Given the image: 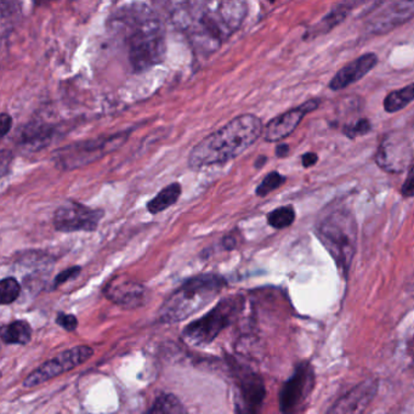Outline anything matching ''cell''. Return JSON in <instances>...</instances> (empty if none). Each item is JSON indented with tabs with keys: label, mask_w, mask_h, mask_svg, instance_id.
I'll return each mask as SVG.
<instances>
[{
	"label": "cell",
	"mask_w": 414,
	"mask_h": 414,
	"mask_svg": "<svg viewBox=\"0 0 414 414\" xmlns=\"http://www.w3.org/2000/svg\"><path fill=\"white\" fill-rule=\"evenodd\" d=\"M301 161H303V166H304L305 168L313 167V164H316L317 155L316 153L310 152V153H306V155L303 156Z\"/></svg>",
	"instance_id": "obj_32"
},
{
	"label": "cell",
	"mask_w": 414,
	"mask_h": 414,
	"mask_svg": "<svg viewBox=\"0 0 414 414\" xmlns=\"http://www.w3.org/2000/svg\"><path fill=\"white\" fill-rule=\"evenodd\" d=\"M0 337L8 345H27L32 339V327L24 320L10 322L1 327Z\"/></svg>",
	"instance_id": "obj_18"
},
{
	"label": "cell",
	"mask_w": 414,
	"mask_h": 414,
	"mask_svg": "<svg viewBox=\"0 0 414 414\" xmlns=\"http://www.w3.org/2000/svg\"><path fill=\"white\" fill-rule=\"evenodd\" d=\"M94 349L88 345L74 346L39 365L24 380V388H36L54 378L77 368L93 358Z\"/></svg>",
	"instance_id": "obj_9"
},
{
	"label": "cell",
	"mask_w": 414,
	"mask_h": 414,
	"mask_svg": "<svg viewBox=\"0 0 414 414\" xmlns=\"http://www.w3.org/2000/svg\"><path fill=\"white\" fill-rule=\"evenodd\" d=\"M110 31L136 72L158 65L166 56V29L148 5L133 3L118 9L111 17Z\"/></svg>",
	"instance_id": "obj_2"
},
{
	"label": "cell",
	"mask_w": 414,
	"mask_h": 414,
	"mask_svg": "<svg viewBox=\"0 0 414 414\" xmlns=\"http://www.w3.org/2000/svg\"><path fill=\"white\" fill-rule=\"evenodd\" d=\"M289 152V147L288 145H285V143H282V145H278L276 148V155L280 157V158H283L286 156L288 155Z\"/></svg>",
	"instance_id": "obj_34"
},
{
	"label": "cell",
	"mask_w": 414,
	"mask_h": 414,
	"mask_svg": "<svg viewBox=\"0 0 414 414\" xmlns=\"http://www.w3.org/2000/svg\"><path fill=\"white\" fill-rule=\"evenodd\" d=\"M51 130L44 126H31L24 131L21 143L29 150H41V147L48 145L51 138Z\"/></svg>",
	"instance_id": "obj_21"
},
{
	"label": "cell",
	"mask_w": 414,
	"mask_h": 414,
	"mask_svg": "<svg viewBox=\"0 0 414 414\" xmlns=\"http://www.w3.org/2000/svg\"><path fill=\"white\" fill-rule=\"evenodd\" d=\"M147 412L148 413H185L186 408L183 406V403L175 395L162 394L156 398L153 405Z\"/></svg>",
	"instance_id": "obj_22"
},
{
	"label": "cell",
	"mask_w": 414,
	"mask_h": 414,
	"mask_svg": "<svg viewBox=\"0 0 414 414\" xmlns=\"http://www.w3.org/2000/svg\"><path fill=\"white\" fill-rule=\"evenodd\" d=\"M413 101L414 83H412L405 88L391 91L384 100V108L388 113H395V112L403 110Z\"/></svg>",
	"instance_id": "obj_20"
},
{
	"label": "cell",
	"mask_w": 414,
	"mask_h": 414,
	"mask_svg": "<svg viewBox=\"0 0 414 414\" xmlns=\"http://www.w3.org/2000/svg\"><path fill=\"white\" fill-rule=\"evenodd\" d=\"M223 247L226 248L228 251H232L236 247V238L233 236H228L225 237L223 241Z\"/></svg>",
	"instance_id": "obj_33"
},
{
	"label": "cell",
	"mask_w": 414,
	"mask_h": 414,
	"mask_svg": "<svg viewBox=\"0 0 414 414\" xmlns=\"http://www.w3.org/2000/svg\"><path fill=\"white\" fill-rule=\"evenodd\" d=\"M294 220H296V211L291 206L277 208L268 216V225L276 230L288 228L294 223Z\"/></svg>",
	"instance_id": "obj_23"
},
{
	"label": "cell",
	"mask_w": 414,
	"mask_h": 414,
	"mask_svg": "<svg viewBox=\"0 0 414 414\" xmlns=\"http://www.w3.org/2000/svg\"><path fill=\"white\" fill-rule=\"evenodd\" d=\"M414 19V0H383L368 13L365 32L380 36L401 27Z\"/></svg>",
	"instance_id": "obj_8"
},
{
	"label": "cell",
	"mask_w": 414,
	"mask_h": 414,
	"mask_svg": "<svg viewBox=\"0 0 414 414\" xmlns=\"http://www.w3.org/2000/svg\"><path fill=\"white\" fill-rule=\"evenodd\" d=\"M383 0H344L343 3L338 5L339 8L346 14L353 13V10H356L358 8H362V6H368V13L372 11L375 6L380 4Z\"/></svg>",
	"instance_id": "obj_26"
},
{
	"label": "cell",
	"mask_w": 414,
	"mask_h": 414,
	"mask_svg": "<svg viewBox=\"0 0 414 414\" xmlns=\"http://www.w3.org/2000/svg\"><path fill=\"white\" fill-rule=\"evenodd\" d=\"M401 193L406 198L414 197V164L410 166L406 181L403 183V186L401 187Z\"/></svg>",
	"instance_id": "obj_30"
},
{
	"label": "cell",
	"mask_w": 414,
	"mask_h": 414,
	"mask_svg": "<svg viewBox=\"0 0 414 414\" xmlns=\"http://www.w3.org/2000/svg\"><path fill=\"white\" fill-rule=\"evenodd\" d=\"M268 1H270V3H273V1H275V0H268Z\"/></svg>",
	"instance_id": "obj_35"
},
{
	"label": "cell",
	"mask_w": 414,
	"mask_h": 414,
	"mask_svg": "<svg viewBox=\"0 0 414 414\" xmlns=\"http://www.w3.org/2000/svg\"><path fill=\"white\" fill-rule=\"evenodd\" d=\"M181 193H183V187L179 183H173L168 186L163 187L158 195L153 197L147 203V211L153 216L167 211L168 208L174 206L179 201Z\"/></svg>",
	"instance_id": "obj_19"
},
{
	"label": "cell",
	"mask_w": 414,
	"mask_h": 414,
	"mask_svg": "<svg viewBox=\"0 0 414 414\" xmlns=\"http://www.w3.org/2000/svg\"><path fill=\"white\" fill-rule=\"evenodd\" d=\"M226 286V280L216 273L192 277L163 303L158 321L167 325L185 321L211 304Z\"/></svg>",
	"instance_id": "obj_4"
},
{
	"label": "cell",
	"mask_w": 414,
	"mask_h": 414,
	"mask_svg": "<svg viewBox=\"0 0 414 414\" xmlns=\"http://www.w3.org/2000/svg\"><path fill=\"white\" fill-rule=\"evenodd\" d=\"M175 29L201 53L211 54L232 37L248 15L247 0H155Z\"/></svg>",
	"instance_id": "obj_1"
},
{
	"label": "cell",
	"mask_w": 414,
	"mask_h": 414,
	"mask_svg": "<svg viewBox=\"0 0 414 414\" xmlns=\"http://www.w3.org/2000/svg\"><path fill=\"white\" fill-rule=\"evenodd\" d=\"M81 268L79 266H74V268H66L64 271L60 272L54 280V288L60 287V286L69 282V281L74 280L81 273Z\"/></svg>",
	"instance_id": "obj_28"
},
{
	"label": "cell",
	"mask_w": 414,
	"mask_h": 414,
	"mask_svg": "<svg viewBox=\"0 0 414 414\" xmlns=\"http://www.w3.org/2000/svg\"><path fill=\"white\" fill-rule=\"evenodd\" d=\"M316 232L338 268L346 276L358 244V225L353 213L346 209L329 213L320 223Z\"/></svg>",
	"instance_id": "obj_5"
},
{
	"label": "cell",
	"mask_w": 414,
	"mask_h": 414,
	"mask_svg": "<svg viewBox=\"0 0 414 414\" xmlns=\"http://www.w3.org/2000/svg\"><path fill=\"white\" fill-rule=\"evenodd\" d=\"M370 129H372V126H370L368 119H360V121L353 123V124L346 126L345 129H344V133H345L346 136H349L350 138H356V136H360V135L368 134Z\"/></svg>",
	"instance_id": "obj_27"
},
{
	"label": "cell",
	"mask_w": 414,
	"mask_h": 414,
	"mask_svg": "<svg viewBox=\"0 0 414 414\" xmlns=\"http://www.w3.org/2000/svg\"><path fill=\"white\" fill-rule=\"evenodd\" d=\"M126 136L128 133L124 131L106 138L72 143L55 152L54 163L61 171H74L78 168L86 167L121 146L126 141Z\"/></svg>",
	"instance_id": "obj_7"
},
{
	"label": "cell",
	"mask_w": 414,
	"mask_h": 414,
	"mask_svg": "<svg viewBox=\"0 0 414 414\" xmlns=\"http://www.w3.org/2000/svg\"><path fill=\"white\" fill-rule=\"evenodd\" d=\"M263 131V123L254 114L233 118L192 148L188 167L201 169L235 159L252 146Z\"/></svg>",
	"instance_id": "obj_3"
},
{
	"label": "cell",
	"mask_w": 414,
	"mask_h": 414,
	"mask_svg": "<svg viewBox=\"0 0 414 414\" xmlns=\"http://www.w3.org/2000/svg\"><path fill=\"white\" fill-rule=\"evenodd\" d=\"M375 162L378 167L386 173L401 174L410 168L413 162L412 143L407 136L400 133L385 135L378 147Z\"/></svg>",
	"instance_id": "obj_11"
},
{
	"label": "cell",
	"mask_w": 414,
	"mask_h": 414,
	"mask_svg": "<svg viewBox=\"0 0 414 414\" xmlns=\"http://www.w3.org/2000/svg\"><path fill=\"white\" fill-rule=\"evenodd\" d=\"M21 286L14 277H6L0 282V303L1 305L13 304L20 297Z\"/></svg>",
	"instance_id": "obj_24"
},
{
	"label": "cell",
	"mask_w": 414,
	"mask_h": 414,
	"mask_svg": "<svg viewBox=\"0 0 414 414\" xmlns=\"http://www.w3.org/2000/svg\"><path fill=\"white\" fill-rule=\"evenodd\" d=\"M313 388V373L310 365L298 367L288 382L281 390L280 408L282 412L289 413L299 410Z\"/></svg>",
	"instance_id": "obj_12"
},
{
	"label": "cell",
	"mask_w": 414,
	"mask_h": 414,
	"mask_svg": "<svg viewBox=\"0 0 414 414\" xmlns=\"http://www.w3.org/2000/svg\"><path fill=\"white\" fill-rule=\"evenodd\" d=\"M237 388L242 407L241 412H258L265 398V385L263 379L252 370H242L237 375Z\"/></svg>",
	"instance_id": "obj_16"
},
{
	"label": "cell",
	"mask_w": 414,
	"mask_h": 414,
	"mask_svg": "<svg viewBox=\"0 0 414 414\" xmlns=\"http://www.w3.org/2000/svg\"><path fill=\"white\" fill-rule=\"evenodd\" d=\"M378 382L375 379H368L350 390L348 394L339 398L328 413H361L370 406V402L377 394Z\"/></svg>",
	"instance_id": "obj_15"
},
{
	"label": "cell",
	"mask_w": 414,
	"mask_h": 414,
	"mask_svg": "<svg viewBox=\"0 0 414 414\" xmlns=\"http://www.w3.org/2000/svg\"><path fill=\"white\" fill-rule=\"evenodd\" d=\"M146 288L136 281L119 277L111 281L104 289L108 301L126 309L143 306L146 301Z\"/></svg>",
	"instance_id": "obj_14"
},
{
	"label": "cell",
	"mask_w": 414,
	"mask_h": 414,
	"mask_svg": "<svg viewBox=\"0 0 414 414\" xmlns=\"http://www.w3.org/2000/svg\"><path fill=\"white\" fill-rule=\"evenodd\" d=\"M104 216L105 211L102 209L90 208L76 201H67L55 211L54 228L65 233L94 232L96 231Z\"/></svg>",
	"instance_id": "obj_10"
},
{
	"label": "cell",
	"mask_w": 414,
	"mask_h": 414,
	"mask_svg": "<svg viewBox=\"0 0 414 414\" xmlns=\"http://www.w3.org/2000/svg\"><path fill=\"white\" fill-rule=\"evenodd\" d=\"M13 126V117L8 113H1L0 116V135L5 138Z\"/></svg>",
	"instance_id": "obj_31"
},
{
	"label": "cell",
	"mask_w": 414,
	"mask_h": 414,
	"mask_svg": "<svg viewBox=\"0 0 414 414\" xmlns=\"http://www.w3.org/2000/svg\"><path fill=\"white\" fill-rule=\"evenodd\" d=\"M378 57L375 54L368 53L358 57L356 60L344 66L343 69L334 76L333 79L329 83V88L332 90L345 89L353 83L360 81L365 77V74H370V71L377 66Z\"/></svg>",
	"instance_id": "obj_17"
},
{
	"label": "cell",
	"mask_w": 414,
	"mask_h": 414,
	"mask_svg": "<svg viewBox=\"0 0 414 414\" xmlns=\"http://www.w3.org/2000/svg\"><path fill=\"white\" fill-rule=\"evenodd\" d=\"M55 321H56L57 325L62 327L67 332H74L78 327L77 317L74 316V315H71V313H59Z\"/></svg>",
	"instance_id": "obj_29"
},
{
	"label": "cell",
	"mask_w": 414,
	"mask_h": 414,
	"mask_svg": "<svg viewBox=\"0 0 414 414\" xmlns=\"http://www.w3.org/2000/svg\"><path fill=\"white\" fill-rule=\"evenodd\" d=\"M318 105H320V101L316 99H313L293 110L287 111L285 113L273 118L264 129L265 140L268 143H278L281 140L287 138L294 130L297 129L303 118L310 112L316 110Z\"/></svg>",
	"instance_id": "obj_13"
},
{
	"label": "cell",
	"mask_w": 414,
	"mask_h": 414,
	"mask_svg": "<svg viewBox=\"0 0 414 414\" xmlns=\"http://www.w3.org/2000/svg\"><path fill=\"white\" fill-rule=\"evenodd\" d=\"M242 305L243 301L238 297H228L220 301L204 316L185 327L181 334L183 341L191 346L209 345L223 329L233 323Z\"/></svg>",
	"instance_id": "obj_6"
},
{
	"label": "cell",
	"mask_w": 414,
	"mask_h": 414,
	"mask_svg": "<svg viewBox=\"0 0 414 414\" xmlns=\"http://www.w3.org/2000/svg\"><path fill=\"white\" fill-rule=\"evenodd\" d=\"M285 183L286 178L283 175H281L278 171H272L270 174L266 175L264 180L260 183L259 186L256 187V196L264 197L277 188H280Z\"/></svg>",
	"instance_id": "obj_25"
}]
</instances>
